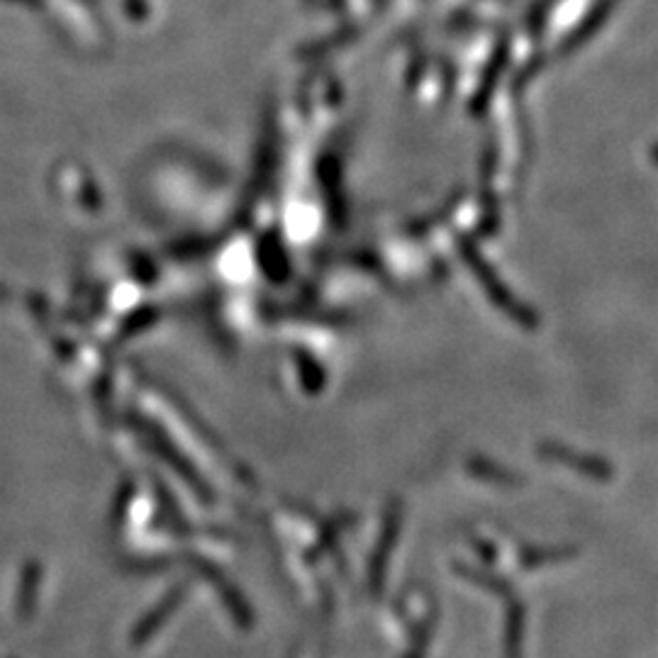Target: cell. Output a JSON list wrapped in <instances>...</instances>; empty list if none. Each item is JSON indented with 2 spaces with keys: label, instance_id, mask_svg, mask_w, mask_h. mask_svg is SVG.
Instances as JSON below:
<instances>
[{
  "label": "cell",
  "instance_id": "obj_2",
  "mask_svg": "<svg viewBox=\"0 0 658 658\" xmlns=\"http://www.w3.org/2000/svg\"><path fill=\"white\" fill-rule=\"evenodd\" d=\"M651 156H654V162L658 164V144L651 149Z\"/></svg>",
  "mask_w": 658,
  "mask_h": 658
},
{
  "label": "cell",
  "instance_id": "obj_1",
  "mask_svg": "<svg viewBox=\"0 0 658 658\" xmlns=\"http://www.w3.org/2000/svg\"><path fill=\"white\" fill-rule=\"evenodd\" d=\"M548 452L554 454L556 461L581 468V471L591 473V476L607 478V473H610V466L595 456H581V452H571V448H564V446H548Z\"/></svg>",
  "mask_w": 658,
  "mask_h": 658
}]
</instances>
